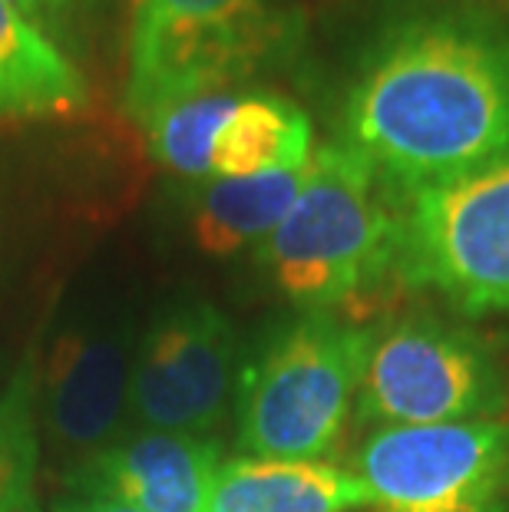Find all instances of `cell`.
<instances>
[{"label": "cell", "mask_w": 509, "mask_h": 512, "mask_svg": "<svg viewBox=\"0 0 509 512\" xmlns=\"http://www.w3.org/2000/svg\"><path fill=\"white\" fill-rule=\"evenodd\" d=\"M348 146L407 199L509 152V34L476 14H414L367 53Z\"/></svg>", "instance_id": "1"}, {"label": "cell", "mask_w": 509, "mask_h": 512, "mask_svg": "<svg viewBox=\"0 0 509 512\" xmlns=\"http://www.w3.org/2000/svg\"><path fill=\"white\" fill-rule=\"evenodd\" d=\"M258 248L291 301L334 308L391 275L400 255V219L371 162L348 143H328L311 152L295 205Z\"/></svg>", "instance_id": "2"}, {"label": "cell", "mask_w": 509, "mask_h": 512, "mask_svg": "<svg viewBox=\"0 0 509 512\" xmlns=\"http://www.w3.org/2000/svg\"><path fill=\"white\" fill-rule=\"evenodd\" d=\"M371 334L314 311L295 321L245 370L238 440L258 460H318L338 443L361 390Z\"/></svg>", "instance_id": "3"}, {"label": "cell", "mask_w": 509, "mask_h": 512, "mask_svg": "<svg viewBox=\"0 0 509 512\" xmlns=\"http://www.w3.org/2000/svg\"><path fill=\"white\" fill-rule=\"evenodd\" d=\"M397 268L467 314H509V152L410 195Z\"/></svg>", "instance_id": "4"}, {"label": "cell", "mask_w": 509, "mask_h": 512, "mask_svg": "<svg viewBox=\"0 0 509 512\" xmlns=\"http://www.w3.org/2000/svg\"><path fill=\"white\" fill-rule=\"evenodd\" d=\"M503 403V374L476 337L427 318L400 321L371 337L357 390L367 420L387 427L490 420Z\"/></svg>", "instance_id": "5"}, {"label": "cell", "mask_w": 509, "mask_h": 512, "mask_svg": "<svg viewBox=\"0 0 509 512\" xmlns=\"http://www.w3.org/2000/svg\"><path fill=\"white\" fill-rule=\"evenodd\" d=\"M374 512H506L509 427L500 420L387 427L357 453Z\"/></svg>", "instance_id": "6"}, {"label": "cell", "mask_w": 509, "mask_h": 512, "mask_svg": "<svg viewBox=\"0 0 509 512\" xmlns=\"http://www.w3.org/2000/svg\"><path fill=\"white\" fill-rule=\"evenodd\" d=\"M235 334L212 304H186L143 341L129 374V407L149 430L202 437L219 427L232 390Z\"/></svg>", "instance_id": "7"}, {"label": "cell", "mask_w": 509, "mask_h": 512, "mask_svg": "<svg viewBox=\"0 0 509 512\" xmlns=\"http://www.w3.org/2000/svg\"><path fill=\"white\" fill-rule=\"evenodd\" d=\"M219 443L189 433H143L100 450L77 489L103 493L143 512H209Z\"/></svg>", "instance_id": "8"}, {"label": "cell", "mask_w": 509, "mask_h": 512, "mask_svg": "<svg viewBox=\"0 0 509 512\" xmlns=\"http://www.w3.org/2000/svg\"><path fill=\"white\" fill-rule=\"evenodd\" d=\"M129 400V364L113 337L67 334L50 357L47 427L63 450H100Z\"/></svg>", "instance_id": "9"}, {"label": "cell", "mask_w": 509, "mask_h": 512, "mask_svg": "<svg viewBox=\"0 0 509 512\" xmlns=\"http://www.w3.org/2000/svg\"><path fill=\"white\" fill-rule=\"evenodd\" d=\"M371 506L364 479L318 460H229L219 466L209 512H348Z\"/></svg>", "instance_id": "10"}, {"label": "cell", "mask_w": 509, "mask_h": 512, "mask_svg": "<svg viewBox=\"0 0 509 512\" xmlns=\"http://www.w3.org/2000/svg\"><path fill=\"white\" fill-rule=\"evenodd\" d=\"M86 86L60 47L10 0H0V116L73 113Z\"/></svg>", "instance_id": "11"}, {"label": "cell", "mask_w": 509, "mask_h": 512, "mask_svg": "<svg viewBox=\"0 0 509 512\" xmlns=\"http://www.w3.org/2000/svg\"><path fill=\"white\" fill-rule=\"evenodd\" d=\"M311 162V119L285 96L248 93L222 123L212 146V179L262 176Z\"/></svg>", "instance_id": "12"}, {"label": "cell", "mask_w": 509, "mask_h": 512, "mask_svg": "<svg viewBox=\"0 0 509 512\" xmlns=\"http://www.w3.org/2000/svg\"><path fill=\"white\" fill-rule=\"evenodd\" d=\"M308 166L262 176L212 179L196 205V242L205 255L225 258L245 245H262L295 205Z\"/></svg>", "instance_id": "13"}, {"label": "cell", "mask_w": 509, "mask_h": 512, "mask_svg": "<svg viewBox=\"0 0 509 512\" xmlns=\"http://www.w3.org/2000/svg\"><path fill=\"white\" fill-rule=\"evenodd\" d=\"M235 103L238 96L232 93H202L156 113L146 123V133L159 166L189 179L212 176L215 136L235 110Z\"/></svg>", "instance_id": "14"}, {"label": "cell", "mask_w": 509, "mask_h": 512, "mask_svg": "<svg viewBox=\"0 0 509 512\" xmlns=\"http://www.w3.org/2000/svg\"><path fill=\"white\" fill-rule=\"evenodd\" d=\"M37 460V374L27 357L0 390V512H24L30 506Z\"/></svg>", "instance_id": "15"}, {"label": "cell", "mask_w": 509, "mask_h": 512, "mask_svg": "<svg viewBox=\"0 0 509 512\" xmlns=\"http://www.w3.org/2000/svg\"><path fill=\"white\" fill-rule=\"evenodd\" d=\"M258 7H265V0H136L129 50L232 24Z\"/></svg>", "instance_id": "16"}, {"label": "cell", "mask_w": 509, "mask_h": 512, "mask_svg": "<svg viewBox=\"0 0 509 512\" xmlns=\"http://www.w3.org/2000/svg\"><path fill=\"white\" fill-rule=\"evenodd\" d=\"M53 512H143L136 506L123 503V499L103 496V493H90V489H73L70 496H63Z\"/></svg>", "instance_id": "17"}, {"label": "cell", "mask_w": 509, "mask_h": 512, "mask_svg": "<svg viewBox=\"0 0 509 512\" xmlns=\"http://www.w3.org/2000/svg\"><path fill=\"white\" fill-rule=\"evenodd\" d=\"M10 4H17L24 14H40V10H50V7H60V0H10Z\"/></svg>", "instance_id": "18"}, {"label": "cell", "mask_w": 509, "mask_h": 512, "mask_svg": "<svg viewBox=\"0 0 509 512\" xmlns=\"http://www.w3.org/2000/svg\"><path fill=\"white\" fill-rule=\"evenodd\" d=\"M60 4H63V0H60Z\"/></svg>", "instance_id": "19"}]
</instances>
